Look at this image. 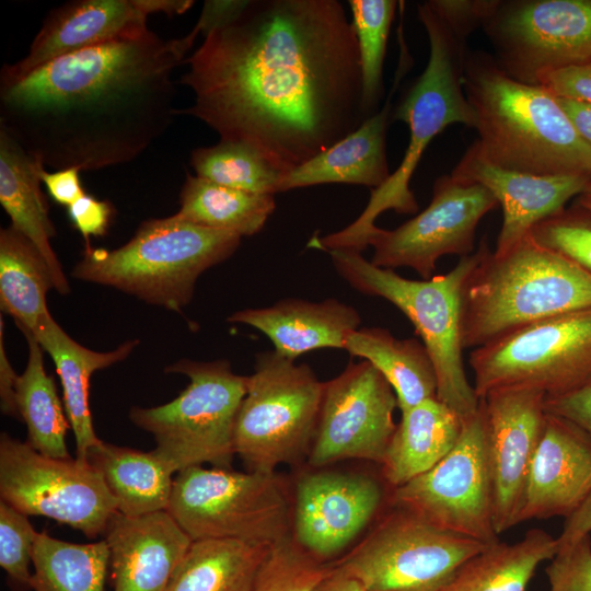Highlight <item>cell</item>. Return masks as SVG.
I'll return each instance as SVG.
<instances>
[{"instance_id":"1","label":"cell","mask_w":591,"mask_h":591,"mask_svg":"<svg viewBox=\"0 0 591 591\" xmlns=\"http://www.w3.org/2000/svg\"><path fill=\"white\" fill-rule=\"evenodd\" d=\"M177 115L256 150L282 174L366 119L351 21L337 0H248L186 58Z\"/></svg>"},{"instance_id":"2","label":"cell","mask_w":591,"mask_h":591,"mask_svg":"<svg viewBox=\"0 0 591 591\" xmlns=\"http://www.w3.org/2000/svg\"><path fill=\"white\" fill-rule=\"evenodd\" d=\"M195 40L148 30L0 78V128L55 170L128 163L177 115L173 73Z\"/></svg>"},{"instance_id":"3","label":"cell","mask_w":591,"mask_h":591,"mask_svg":"<svg viewBox=\"0 0 591 591\" xmlns=\"http://www.w3.org/2000/svg\"><path fill=\"white\" fill-rule=\"evenodd\" d=\"M463 90L478 135L470 149L482 159L529 174L591 176V147L545 86L514 80L476 51L466 53Z\"/></svg>"},{"instance_id":"4","label":"cell","mask_w":591,"mask_h":591,"mask_svg":"<svg viewBox=\"0 0 591 591\" xmlns=\"http://www.w3.org/2000/svg\"><path fill=\"white\" fill-rule=\"evenodd\" d=\"M418 18L429 40V58L397 105L393 118L408 126L409 141L398 167L380 187L371 189L361 215L346 228L313 236L309 246L322 251L362 252L378 228L376 218L386 210L415 215L418 204L409 183L432 139L453 124L475 127V114L463 90L465 39L456 35L428 1L417 5Z\"/></svg>"},{"instance_id":"5","label":"cell","mask_w":591,"mask_h":591,"mask_svg":"<svg viewBox=\"0 0 591 591\" xmlns=\"http://www.w3.org/2000/svg\"><path fill=\"white\" fill-rule=\"evenodd\" d=\"M591 306V274L526 235L496 255L488 248L462 294L463 347L478 348L522 327Z\"/></svg>"},{"instance_id":"6","label":"cell","mask_w":591,"mask_h":591,"mask_svg":"<svg viewBox=\"0 0 591 591\" xmlns=\"http://www.w3.org/2000/svg\"><path fill=\"white\" fill-rule=\"evenodd\" d=\"M488 248L484 237L477 248L460 257L450 271L421 280L407 279L394 269L378 267L357 251H326L336 271L350 287L366 296L387 300L407 316L432 360L438 381L437 398L463 420L477 412L480 398L464 369L462 294L468 275Z\"/></svg>"},{"instance_id":"7","label":"cell","mask_w":591,"mask_h":591,"mask_svg":"<svg viewBox=\"0 0 591 591\" xmlns=\"http://www.w3.org/2000/svg\"><path fill=\"white\" fill-rule=\"evenodd\" d=\"M240 243L241 236L234 233L199 227L173 215L142 222L118 248L85 246L71 275L182 313L199 276L228 259Z\"/></svg>"},{"instance_id":"8","label":"cell","mask_w":591,"mask_h":591,"mask_svg":"<svg viewBox=\"0 0 591 591\" xmlns=\"http://www.w3.org/2000/svg\"><path fill=\"white\" fill-rule=\"evenodd\" d=\"M164 372L184 374L189 383L169 403L132 407L128 414L131 422L152 434L153 451L176 474L204 463L231 468L235 420L248 376L234 373L225 359H181Z\"/></svg>"},{"instance_id":"9","label":"cell","mask_w":591,"mask_h":591,"mask_svg":"<svg viewBox=\"0 0 591 591\" xmlns=\"http://www.w3.org/2000/svg\"><path fill=\"white\" fill-rule=\"evenodd\" d=\"M324 382L275 350L256 355L234 427V450L250 472L275 473L309 456Z\"/></svg>"},{"instance_id":"10","label":"cell","mask_w":591,"mask_h":591,"mask_svg":"<svg viewBox=\"0 0 591 591\" xmlns=\"http://www.w3.org/2000/svg\"><path fill=\"white\" fill-rule=\"evenodd\" d=\"M166 510L193 541L274 545L291 534L292 503L276 472L187 467L174 477Z\"/></svg>"},{"instance_id":"11","label":"cell","mask_w":591,"mask_h":591,"mask_svg":"<svg viewBox=\"0 0 591 591\" xmlns=\"http://www.w3.org/2000/svg\"><path fill=\"white\" fill-rule=\"evenodd\" d=\"M479 398L511 386L559 397L591 384V306L522 327L470 355Z\"/></svg>"},{"instance_id":"12","label":"cell","mask_w":591,"mask_h":591,"mask_svg":"<svg viewBox=\"0 0 591 591\" xmlns=\"http://www.w3.org/2000/svg\"><path fill=\"white\" fill-rule=\"evenodd\" d=\"M393 507L336 565L358 579L364 591H440L461 564L490 545Z\"/></svg>"},{"instance_id":"13","label":"cell","mask_w":591,"mask_h":591,"mask_svg":"<svg viewBox=\"0 0 591 591\" xmlns=\"http://www.w3.org/2000/svg\"><path fill=\"white\" fill-rule=\"evenodd\" d=\"M0 499L26 515L46 517L103 535L117 503L90 462L54 459L7 432L0 436Z\"/></svg>"},{"instance_id":"14","label":"cell","mask_w":591,"mask_h":591,"mask_svg":"<svg viewBox=\"0 0 591 591\" xmlns=\"http://www.w3.org/2000/svg\"><path fill=\"white\" fill-rule=\"evenodd\" d=\"M392 503L444 531L494 544V496L487 455L486 416L480 398L463 420L454 448L437 465L393 488Z\"/></svg>"},{"instance_id":"15","label":"cell","mask_w":591,"mask_h":591,"mask_svg":"<svg viewBox=\"0 0 591 591\" xmlns=\"http://www.w3.org/2000/svg\"><path fill=\"white\" fill-rule=\"evenodd\" d=\"M482 27L499 68L526 84L591 59V0L498 1Z\"/></svg>"},{"instance_id":"16","label":"cell","mask_w":591,"mask_h":591,"mask_svg":"<svg viewBox=\"0 0 591 591\" xmlns=\"http://www.w3.org/2000/svg\"><path fill=\"white\" fill-rule=\"evenodd\" d=\"M497 206L483 185L442 175L434 181L426 209L393 230L373 231L368 240L374 251L370 262L389 269L408 267L429 279L442 256L475 251L477 225Z\"/></svg>"},{"instance_id":"17","label":"cell","mask_w":591,"mask_h":591,"mask_svg":"<svg viewBox=\"0 0 591 591\" xmlns=\"http://www.w3.org/2000/svg\"><path fill=\"white\" fill-rule=\"evenodd\" d=\"M396 395L368 361L349 363L324 382L315 437L308 456L313 467L343 460H366L382 465L397 424Z\"/></svg>"},{"instance_id":"18","label":"cell","mask_w":591,"mask_h":591,"mask_svg":"<svg viewBox=\"0 0 591 591\" xmlns=\"http://www.w3.org/2000/svg\"><path fill=\"white\" fill-rule=\"evenodd\" d=\"M498 535L520 523L528 479L545 418L546 394L537 389H497L482 398Z\"/></svg>"},{"instance_id":"19","label":"cell","mask_w":591,"mask_h":591,"mask_svg":"<svg viewBox=\"0 0 591 591\" xmlns=\"http://www.w3.org/2000/svg\"><path fill=\"white\" fill-rule=\"evenodd\" d=\"M383 499L378 480L362 474L317 471L296 485L291 535L321 561L337 555L372 521Z\"/></svg>"},{"instance_id":"20","label":"cell","mask_w":591,"mask_h":591,"mask_svg":"<svg viewBox=\"0 0 591 591\" xmlns=\"http://www.w3.org/2000/svg\"><path fill=\"white\" fill-rule=\"evenodd\" d=\"M451 175L483 185L501 206L502 225L493 251L496 255L507 253L529 235L536 223L564 209L591 184L588 175H536L505 170L470 148Z\"/></svg>"},{"instance_id":"21","label":"cell","mask_w":591,"mask_h":591,"mask_svg":"<svg viewBox=\"0 0 591 591\" xmlns=\"http://www.w3.org/2000/svg\"><path fill=\"white\" fill-rule=\"evenodd\" d=\"M591 493V437L572 421L546 413L532 462L520 523L571 517Z\"/></svg>"},{"instance_id":"22","label":"cell","mask_w":591,"mask_h":591,"mask_svg":"<svg viewBox=\"0 0 591 591\" xmlns=\"http://www.w3.org/2000/svg\"><path fill=\"white\" fill-rule=\"evenodd\" d=\"M148 16L134 0H76L49 12L27 54L3 65L0 78L16 79L59 57L143 34Z\"/></svg>"},{"instance_id":"23","label":"cell","mask_w":591,"mask_h":591,"mask_svg":"<svg viewBox=\"0 0 591 591\" xmlns=\"http://www.w3.org/2000/svg\"><path fill=\"white\" fill-rule=\"evenodd\" d=\"M114 591H167L193 540L167 510L116 512L104 532Z\"/></svg>"},{"instance_id":"24","label":"cell","mask_w":591,"mask_h":591,"mask_svg":"<svg viewBox=\"0 0 591 591\" xmlns=\"http://www.w3.org/2000/svg\"><path fill=\"white\" fill-rule=\"evenodd\" d=\"M401 58L392 90L383 106L336 143L303 164L285 173L278 193L321 184H355L375 189L390 177L386 130L391 121L392 97L409 67V56L399 36Z\"/></svg>"},{"instance_id":"25","label":"cell","mask_w":591,"mask_h":591,"mask_svg":"<svg viewBox=\"0 0 591 591\" xmlns=\"http://www.w3.org/2000/svg\"><path fill=\"white\" fill-rule=\"evenodd\" d=\"M227 321L260 331L276 352L296 361L311 350L344 349L361 318L355 308L336 299L312 302L289 298L270 306L236 311Z\"/></svg>"},{"instance_id":"26","label":"cell","mask_w":591,"mask_h":591,"mask_svg":"<svg viewBox=\"0 0 591 591\" xmlns=\"http://www.w3.org/2000/svg\"><path fill=\"white\" fill-rule=\"evenodd\" d=\"M46 166L28 153L8 131L0 128V202L11 227L23 234L45 258L61 296L70 292L69 281L51 246L57 232L42 190L40 173Z\"/></svg>"},{"instance_id":"27","label":"cell","mask_w":591,"mask_h":591,"mask_svg":"<svg viewBox=\"0 0 591 591\" xmlns=\"http://www.w3.org/2000/svg\"><path fill=\"white\" fill-rule=\"evenodd\" d=\"M31 335L55 363L66 414L74 433L76 459L88 462L90 449L101 440L94 431L89 404L91 378L95 371L125 360L138 346L139 339H128L111 351H94L72 339L50 313Z\"/></svg>"},{"instance_id":"28","label":"cell","mask_w":591,"mask_h":591,"mask_svg":"<svg viewBox=\"0 0 591 591\" xmlns=\"http://www.w3.org/2000/svg\"><path fill=\"white\" fill-rule=\"evenodd\" d=\"M463 419L437 397L401 413L382 463L384 479L399 487L437 465L456 444Z\"/></svg>"},{"instance_id":"29","label":"cell","mask_w":591,"mask_h":591,"mask_svg":"<svg viewBox=\"0 0 591 591\" xmlns=\"http://www.w3.org/2000/svg\"><path fill=\"white\" fill-rule=\"evenodd\" d=\"M125 515L166 510L175 471L153 450L150 452L100 440L88 454Z\"/></svg>"},{"instance_id":"30","label":"cell","mask_w":591,"mask_h":591,"mask_svg":"<svg viewBox=\"0 0 591 591\" xmlns=\"http://www.w3.org/2000/svg\"><path fill=\"white\" fill-rule=\"evenodd\" d=\"M344 349L370 362L384 376L401 413L437 397L436 370L422 341L396 338L386 328L363 327L348 335Z\"/></svg>"},{"instance_id":"31","label":"cell","mask_w":591,"mask_h":591,"mask_svg":"<svg viewBox=\"0 0 591 591\" xmlns=\"http://www.w3.org/2000/svg\"><path fill=\"white\" fill-rule=\"evenodd\" d=\"M559 549L557 537L530 529L514 542H496L466 559L440 591H526L537 567Z\"/></svg>"},{"instance_id":"32","label":"cell","mask_w":591,"mask_h":591,"mask_svg":"<svg viewBox=\"0 0 591 591\" xmlns=\"http://www.w3.org/2000/svg\"><path fill=\"white\" fill-rule=\"evenodd\" d=\"M270 547L237 540L193 541L167 591H253Z\"/></svg>"},{"instance_id":"33","label":"cell","mask_w":591,"mask_h":591,"mask_svg":"<svg viewBox=\"0 0 591 591\" xmlns=\"http://www.w3.org/2000/svg\"><path fill=\"white\" fill-rule=\"evenodd\" d=\"M54 288L49 267L37 248L11 225L0 230V308L21 332L33 334L49 314L46 296Z\"/></svg>"},{"instance_id":"34","label":"cell","mask_w":591,"mask_h":591,"mask_svg":"<svg viewBox=\"0 0 591 591\" xmlns=\"http://www.w3.org/2000/svg\"><path fill=\"white\" fill-rule=\"evenodd\" d=\"M276 208L275 195L222 186L186 173L176 217L193 224L251 236L258 233Z\"/></svg>"},{"instance_id":"35","label":"cell","mask_w":591,"mask_h":591,"mask_svg":"<svg viewBox=\"0 0 591 591\" xmlns=\"http://www.w3.org/2000/svg\"><path fill=\"white\" fill-rule=\"evenodd\" d=\"M28 358L16 385V405L27 428L26 442L38 453L54 459H71L66 437L71 428L57 394L53 376L44 367V349L28 333H23Z\"/></svg>"},{"instance_id":"36","label":"cell","mask_w":591,"mask_h":591,"mask_svg":"<svg viewBox=\"0 0 591 591\" xmlns=\"http://www.w3.org/2000/svg\"><path fill=\"white\" fill-rule=\"evenodd\" d=\"M109 551L104 540L79 544L38 532L33 549V591H104Z\"/></svg>"},{"instance_id":"37","label":"cell","mask_w":591,"mask_h":591,"mask_svg":"<svg viewBox=\"0 0 591 591\" xmlns=\"http://www.w3.org/2000/svg\"><path fill=\"white\" fill-rule=\"evenodd\" d=\"M189 163L200 178L255 194L276 195L283 175L253 148L230 140L196 148Z\"/></svg>"},{"instance_id":"38","label":"cell","mask_w":591,"mask_h":591,"mask_svg":"<svg viewBox=\"0 0 591 591\" xmlns=\"http://www.w3.org/2000/svg\"><path fill=\"white\" fill-rule=\"evenodd\" d=\"M395 0H349L361 71V104L366 118L376 113L383 95V67Z\"/></svg>"},{"instance_id":"39","label":"cell","mask_w":591,"mask_h":591,"mask_svg":"<svg viewBox=\"0 0 591 591\" xmlns=\"http://www.w3.org/2000/svg\"><path fill=\"white\" fill-rule=\"evenodd\" d=\"M328 570L290 534L271 545L253 591H313Z\"/></svg>"},{"instance_id":"40","label":"cell","mask_w":591,"mask_h":591,"mask_svg":"<svg viewBox=\"0 0 591 591\" xmlns=\"http://www.w3.org/2000/svg\"><path fill=\"white\" fill-rule=\"evenodd\" d=\"M529 235L591 274V210L573 204L536 223Z\"/></svg>"},{"instance_id":"41","label":"cell","mask_w":591,"mask_h":591,"mask_svg":"<svg viewBox=\"0 0 591 591\" xmlns=\"http://www.w3.org/2000/svg\"><path fill=\"white\" fill-rule=\"evenodd\" d=\"M37 533L28 515L0 499V566L13 591L32 590Z\"/></svg>"},{"instance_id":"42","label":"cell","mask_w":591,"mask_h":591,"mask_svg":"<svg viewBox=\"0 0 591 591\" xmlns=\"http://www.w3.org/2000/svg\"><path fill=\"white\" fill-rule=\"evenodd\" d=\"M545 572L549 591H591V535L559 545Z\"/></svg>"},{"instance_id":"43","label":"cell","mask_w":591,"mask_h":591,"mask_svg":"<svg viewBox=\"0 0 591 591\" xmlns=\"http://www.w3.org/2000/svg\"><path fill=\"white\" fill-rule=\"evenodd\" d=\"M430 7L460 37H466L485 20L496 8L497 0H430Z\"/></svg>"},{"instance_id":"44","label":"cell","mask_w":591,"mask_h":591,"mask_svg":"<svg viewBox=\"0 0 591 591\" xmlns=\"http://www.w3.org/2000/svg\"><path fill=\"white\" fill-rule=\"evenodd\" d=\"M114 209L109 201L100 200L92 195H83L68 207V215L74 228L90 245L91 236H102L106 233Z\"/></svg>"},{"instance_id":"45","label":"cell","mask_w":591,"mask_h":591,"mask_svg":"<svg viewBox=\"0 0 591 591\" xmlns=\"http://www.w3.org/2000/svg\"><path fill=\"white\" fill-rule=\"evenodd\" d=\"M540 84L558 99L572 100L591 105V59L587 62L552 72L545 76Z\"/></svg>"},{"instance_id":"46","label":"cell","mask_w":591,"mask_h":591,"mask_svg":"<svg viewBox=\"0 0 591 591\" xmlns=\"http://www.w3.org/2000/svg\"><path fill=\"white\" fill-rule=\"evenodd\" d=\"M545 410L564 417L591 437V384L559 397H546Z\"/></svg>"},{"instance_id":"47","label":"cell","mask_w":591,"mask_h":591,"mask_svg":"<svg viewBox=\"0 0 591 591\" xmlns=\"http://www.w3.org/2000/svg\"><path fill=\"white\" fill-rule=\"evenodd\" d=\"M78 167H67L47 172L42 170L40 178L49 196L58 204L69 207L86 193L84 192Z\"/></svg>"},{"instance_id":"48","label":"cell","mask_w":591,"mask_h":591,"mask_svg":"<svg viewBox=\"0 0 591 591\" xmlns=\"http://www.w3.org/2000/svg\"><path fill=\"white\" fill-rule=\"evenodd\" d=\"M248 3V0H208L204 7L199 19L190 33L197 37H206L215 30L223 26L235 18Z\"/></svg>"},{"instance_id":"49","label":"cell","mask_w":591,"mask_h":591,"mask_svg":"<svg viewBox=\"0 0 591 591\" xmlns=\"http://www.w3.org/2000/svg\"><path fill=\"white\" fill-rule=\"evenodd\" d=\"M19 376L10 363L3 344V320L0 318V406L2 414L20 418L16 405Z\"/></svg>"},{"instance_id":"50","label":"cell","mask_w":591,"mask_h":591,"mask_svg":"<svg viewBox=\"0 0 591 591\" xmlns=\"http://www.w3.org/2000/svg\"><path fill=\"white\" fill-rule=\"evenodd\" d=\"M589 534L591 535V493L581 507L571 517L565 519L557 540L561 545Z\"/></svg>"},{"instance_id":"51","label":"cell","mask_w":591,"mask_h":591,"mask_svg":"<svg viewBox=\"0 0 591 591\" xmlns=\"http://www.w3.org/2000/svg\"><path fill=\"white\" fill-rule=\"evenodd\" d=\"M558 101L579 135L591 147V105L565 99Z\"/></svg>"},{"instance_id":"52","label":"cell","mask_w":591,"mask_h":591,"mask_svg":"<svg viewBox=\"0 0 591 591\" xmlns=\"http://www.w3.org/2000/svg\"><path fill=\"white\" fill-rule=\"evenodd\" d=\"M313 591H364L361 582L338 566L329 568Z\"/></svg>"},{"instance_id":"53","label":"cell","mask_w":591,"mask_h":591,"mask_svg":"<svg viewBox=\"0 0 591 591\" xmlns=\"http://www.w3.org/2000/svg\"><path fill=\"white\" fill-rule=\"evenodd\" d=\"M137 8L147 16L163 13L169 18L186 12L195 3L192 0H134Z\"/></svg>"},{"instance_id":"54","label":"cell","mask_w":591,"mask_h":591,"mask_svg":"<svg viewBox=\"0 0 591 591\" xmlns=\"http://www.w3.org/2000/svg\"><path fill=\"white\" fill-rule=\"evenodd\" d=\"M577 204L591 210V184L577 197Z\"/></svg>"}]
</instances>
